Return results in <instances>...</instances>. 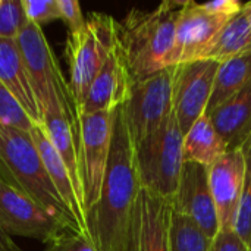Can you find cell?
<instances>
[{
	"label": "cell",
	"instance_id": "6da1fadb",
	"mask_svg": "<svg viewBox=\"0 0 251 251\" xmlns=\"http://www.w3.org/2000/svg\"><path fill=\"white\" fill-rule=\"evenodd\" d=\"M141 190L135 146L124 107L116 109L107 171L99 201L87 212V232L97 251H131L135 204Z\"/></svg>",
	"mask_w": 251,
	"mask_h": 251
},
{
	"label": "cell",
	"instance_id": "7a4b0ae2",
	"mask_svg": "<svg viewBox=\"0 0 251 251\" xmlns=\"http://www.w3.org/2000/svg\"><path fill=\"white\" fill-rule=\"evenodd\" d=\"M185 0H166L151 10L131 9L118 21V41L132 81L171 66L176 22Z\"/></svg>",
	"mask_w": 251,
	"mask_h": 251
},
{
	"label": "cell",
	"instance_id": "3957f363",
	"mask_svg": "<svg viewBox=\"0 0 251 251\" xmlns=\"http://www.w3.org/2000/svg\"><path fill=\"white\" fill-rule=\"evenodd\" d=\"M0 179L25 193L50 215L81 232L74 215L50 181L29 132L0 124Z\"/></svg>",
	"mask_w": 251,
	"mask_h": 251
},
{
	"label": "cell",
	"instance_id": "277c9868",
	"mask_svg": "<svg viewBox=\"0 0 251 251\" xmlns=\"http://www.w3.org/2000/svg\"><path fill=\"white\" fill-rule=\"evenodd\" d=\"M116 46L118 21L106 13H90L81 31L68 34L65 46L69 66L68 90L76 116L90 85Z\"/></svg>",
	"mask_w": 251,
	"mask_h": 251
},
{
	"label": "cell",
	"instance_id": "5b68a950",
	"mask_svg": "<svg viewBox=\"0 0 251 251\" xmlns=\"http://www.w3.org/2000/svg\"><path fill=\"white\" fill-rule=\"evenodd\" d=\"M141 187L174 203L184 168V132L175 113L165 125L135 146Z\"/></svg>",
	"mask_w": 251,
	"mask_h": 251
},
{
	"label": "cell",
	"instance_id": "8992f818",
	"mask_svg": "<svg viewBox=\"0 0 251 251\" xmlns=\"http://www.w3.org/2000/svg\"><path fill=\"white\" fill-rule=\"evenodd\" d=\"M115 112L81 113L78 116V156L85 218L101 194L112 149Z\"/></svg>",
	"mask_w": 251,
	"mask_h": 251
},
{
	"label": "cell",
	"instance_id": "52a82bcc",
	"mask_svg": "<svg viewBox=\"0 0 251 251\" xmlns=\"http://www.w3.org/2000/svg\"><path fill=\"white\" fill-rule=\"evenodd\" d=\"M174 78L175 66H169L132 84L129 97L122 107L134 146L160 129L172 115Z\"/></svg>",
	"mask_w": 251,
	"mask_h": 251
},
{
	"label": "cell",
	"instance_id": "ba28073f",
	"mask_svg": "<svg viewBox=\"0 0 251 251\" xmlns=\"http://www.w3.org/2000/svg\"><path fill=\"white\" fill-rule=\"evenodd\" d=\"M16 44L32 84L37 103L41 112V119L56 90H59V99L62 100V103L68 109L75 112L69 96L68 82L63 74L60 72L59 63L51 51V47L41 26L28 22L16 38Z\"/></svg>",
	"mask_w": 251,
	"mask_h": 251
},
{
	"label": "cell",
	"instance_id": "9c48e42d",
	"mask_svg": "<svg viewBox=\"0 0 251 251\" xmlns=\"http://www.w3.org/2000/svg\"><path fill=\"white\" fill-rule=\"evenodd\" d=\"M0 229L9 235L37 240L47 246L63 232L72 231L65 222L3 179H0Z\"/></svg>",
	"mask_w": 251,
	"mask_h": 251
},
{
	"label": "cell",
	"instance_id": "30bf717a",
	"mask_svg": "<svg viewBox=\"0 0 251 251\" xmlns=\"http://www.w3.org/2000/svg\"><path fill=\"white\" fill-rule=\"evenodd\" d=\"M218 69L219 62L207 59L175 66L174 113L184 134L206 115Z\"/></svg>",
	"mask_w": 251,
	"mask_h": 251
},
{
	"label": "cell",
	"instance_id": "8fae6325",
	"mask_svg": "<svg viewBox=\"0 0 251 251\" xmlns=\"http://www.w3.org/2000/svg\"><path fill=\"white\" fill-rule=\"evenodd\" d=\"M228 21L226 18L206 12L197 1L185 0L176 22L171 66L203 60Z\"/></svg>",
	"mask_w": 251,
	"mask_h": 251
},
{
	"label": "cell",
	"instance_id": "7c38bea8",
	"mask_svg": "<svg viewBox=\"0 0 251 251\" xmlns=\"http://www.w3.org/2000/svg\"><path fill=\"white\" fill-rule=\"evenodd\" d=\"M174 212L191 219L210 240L219 232V219L209 185V168L185 162L176 196L172 203Z\"/></svg>",
	"mask_w": 251,
	"mask_h": 251
},
{
	"label": "cell",
	"instance_id": "4fadbf2b",
	"mask_svg": "<svg viewBox=\"0 0 251 251\" xmlns=\"http://www.w3.org/2000/svg\"><path fill=\"white\" fill-rule=\"evenodd\" d=\"M244 176L246 156L243 149L226 151L209 168V185L222 231H234Z\"/></svg>",
	"mask_w": 251,
	"mask_h": 251
},
{
	"label": "cell",
	"instance_id": "5bb4252c",
	"mask_svg": "<svg viewBox=\"0 0 251 251\" xmlns=\"http://www.w3.org/2000/svg\"><path fill=\"white\" fill-rule=\"evenodd\" d=\"M172 203L140 190L135 204L131 251H171V221Z\"/></svg>",
	"mask_w": 251,
	"mask_h": 251
},
{
	"label": "cell",
	"instance_id": "9a60e30c",
	"mask_svg": "<svg viewBox=\"0 0 251 251\" xmlns=\"http://www.w3.org/2000/svg\"><path fill=\"white\" fill-rule=\"evenodd\" d=\"M132 84V76L128 71L118 41V46L112 50L106 63L90 85L78 116L81 113L115 112L126 103Z\"/></svg>",
	"mask_w": 251,
	"mask_h": 251
},
{
	"label": "cell",
	"instance_id": "2e32d148",
	"mask_svg": "<svg viewBox=\"0 0 251 251\" xmlns=\"http://www.w3.org/2000/svg\"><path fill=\"white\" fill-rule=\"evenodd\" d=\"M29 135L37 146V150L40 153L41 162L46 168V172H47L50 181L53 182L54 188L57 190V193L62 197L63 203L66 204V207L74 215V218H75L79 229L82 231V234L88 235L84 204H82V201H81V199H79V196L74 187V182L71 179V175H69L65 163L62 162L60 156L57 154V151L51 146L43 125L34 124L31 131H29Z\"/></svg>",
	"mask_w": 251,
	"mask_h": 251
},
{
	"label": "cell",
	"instance_id": "e0dca14e",
	"mask_svg": "<svg viewBox=\"0 0 251 251\" xmlns=\"http://www.w3.org/2000/svg\"><path fill=\"white\" fill-rule=\"evenodd\" d=\"M0 82L19 103L32 124H41V112L16 40L0 38Z\"/></svg>",
	"mask_w": 251,
	"mask_h": 251
},
{
	"label": "cell",
	"instance_id": "ac0fdd59",
	"mask_svg": "<svg viewBox=\"0 0 251 251\" xmlns=\"http://www.w3.org/2000/svg\"><path fill=\"white\" fill-rule=\"evenodd\" d=\"M207 116L225 141L228 151L241 149L251 135V82Z\"/></svg>",
	"mask_w": 251,
	"mask_h": 251
},
{
	"label": "cell",
	"instance_id": "d6986e66",
	"mask_svg": "<svg viewBox=\"0 0 251 251\" xmlns=\"http://www.w3.org/2000/svg\"><path fill=\"white\" fill-rule=\"evenodd\" d=\"M226 151L225 141L207 115H203L184 134V162L210 168Z\"/></svg>",
	"mask_w": 251,
	"mask_h": 251
},
{
	"label": "cell",
	"instance_id": "ffe728a7",
	"mask_svg": "<svg viewBox=\"0 0 251 251\" xmlns=\"http://www.w3.org/2000/svg\"><path fill=\"white\" fill-rule=\"evenodd\" d=\"M250 82L251 53L235 56L225 62H221L206 115L218 109L221 104H224L226 100H229Z\"/></svg>",
	"mask_w": 251,
	"mask_h": 251
},
{
	"label": "cell",
	"instance_id": "44dd1931",
	"mask_svg": "<svg viewBox=\"0 0 251 251\" xmlns=\"http://www.w3.org/2000/svg\"><path fill=\"white\" fill-rule=\"evenodd\" d=\"M247 53H251V29L246 15L241 12L225 24L203 60L207 59L221 63Z\"/></svg>",
	"mask_w": 251,
	"mask_h": 251
},
{
	"label": "cell",
	"instance_id": "7402d4cb",
	"mask_svg": "<svg viewBox=\"0 0 251 251\" xmlns=\"http://www.w3.org/2000/svg\"><path fill=\"white\" fill-rule=\"evenodd\" d=\"M212 240L187 216L176 212L171 221V251H210Z\"/></svg>",
	"mask_w": 251,
	"mask_h": 251
},
{
	"label": "cell",
	"instance_id": "603a6c76",
	"mask_svg": "<svg viewBox=\"0 0 251 251\" xmlns=\"http://www.w3.org/2000/svg\"><path fill=\"white\" fill-rule=\"evenodd\" d=\"M246 156V176L243 193L234 222V232L251 250V135L241 147Z\"/></svg>",
	"mask_w": 251,
	"mask_h": 251
},
{
	"label": "cell",
	"instance_id": "cb8c5ba5",
	"mask_svg": "<svg viewBox=\"0 0 251 251\" xmlns=\"http://www.w3.org/2000/svg\"><path fill=\"white\" fill-rule=\"evenodd\" d=\"M28 18L22 0H1L0 3V38L16 40L26 26Z\"/></svg>",
	"mask_w": 251,
	"mask_h": 251
},
{
	"label": "cell",
	"instance_id": "d4e9b609",
	"mask_svg": "<svg viewBox=\"0 0 251 251\" xmlns=\"http://www.w3.org/2000/svg\"><path fill=\"white\" fill-rule=\"evenodd\" d=\"M0 124L29 132L32 128V121L19 106V103L12 97L7 88L0 82Z\"/></svg>",
	"mask_w": 251,
	"mask_h": 251
},
{
	"label": "cell",
	"instance_id": "484cf974",
	"mask_svg": "<svg viewBox=\"0 0 251 251\" xmlns=\"http://www.w3.org/2000/svg\"><path fill=\"white\" fill-rule=\"evenodd\" d=\"M28 22L38 26L60 19L57 0H22Z\"/></svg>",
	"mask_w": 251,
	"mask_h": 251
},
{
	"label": "cell",
	"instance_id": "4316f807",
	"mask_svg": "<svg viewBox=\"0 0 251 251\" xmlns=\"http://www.w3.org/2000/svg\"><path fill=\"white\" fill-rule=\"evenodd\" d=\"M46 251H97L90 237L81 232L66 231L51 241Z\"/></svg>",
	"mask_w": 251,
	"mask_h": 251
},
{
	"label": "cell",
	"instance_id": "83f0119b",
	"mask_svg": "<svg viewBox=\"0 0 251 251\" xmlns=\"http://www.w3.org/2000/svg\"><path fill=\"white\" fill-rule=\"evenodd\" d=\"M60 19L68 26V34L78 32L85 26L87 19L82 15L81 6L76 0H57Z\"/></svg>",
	"mask_w": 251,
	"mask_h": 251
},
{
	"label": "cell",
	"instance_id": "f1b7e54d",
	"mask_svg": "<svg viewBox=\"0 0 251 251\" xmlns=\"http://www.w3.org/2000/svg\"><path fill=\"white\" fill-rule=\"evenodd\" d=\"M210 251H251L250 247L234 232V231H219L212 240Z\"/></svg>",
	"mask_w": 251,
	"mask_h": 251
},
{
	"label": "cell",
	"instance_id": "f546056e",
	"mask_svg": "<svg viewBox=\"0 0 251 251\" xmlns=\"http://www.w3.org/2000/svg\"><path fill=\"white\" fill-rule=\"evenodd\" d=\"M200 4L206 12L221 16V18H226V19H231L235 15L241 13L244 7V3L238 0H213V1L200 3Z\"/></svg>",
	"mask_w": 251,
	"mask_h": 251
},
{
	"label": "cell",
	"instance_id": "4dcf8cb0",
	"mask_svg": "<svg viewBox=\"0 0 251 251\" xmlns=\"http://www.w3.org/2000/svg\"><path fill=\"white\" fill-rule=\"evenodd\" d=\"M243 13L246 15V18H247V22H249V25H250V29H251V1H249V3H244Z\"/></svg>",
	"mask_w": 251,
	"mask_h": 251
},
{
	"label": "cell",
	"instance_id": "1f68e13d",
	"mask_svg": "<svg viewBox=\"0 0 251 251\" xmlns=\"http://www.w3.org/2000/svg\"><path fill=\"white\" fill-rule=\"evenodd\" d=\"M4 241H6V250L7 251H24V250H21L16 244H13L12 241H9L7 238H4Z\"/></svg>",
	"mask_w": 251,
	"mask_h": 251
},
{
	"label": "cell",
	"instance_id": "d6a6232c",
	"mask_svg": "<svg viewBox=\"0 0 251 251\" xmlns=\"http://www.w3.org/2000/svg\"><path fill=\"white\" fill-rule=\"evenodd\" d=\"M0 3H1V0H0Z\"/></svg>",
	"mask_w": 251,
	"mask_h": 251
}]
</instances>
